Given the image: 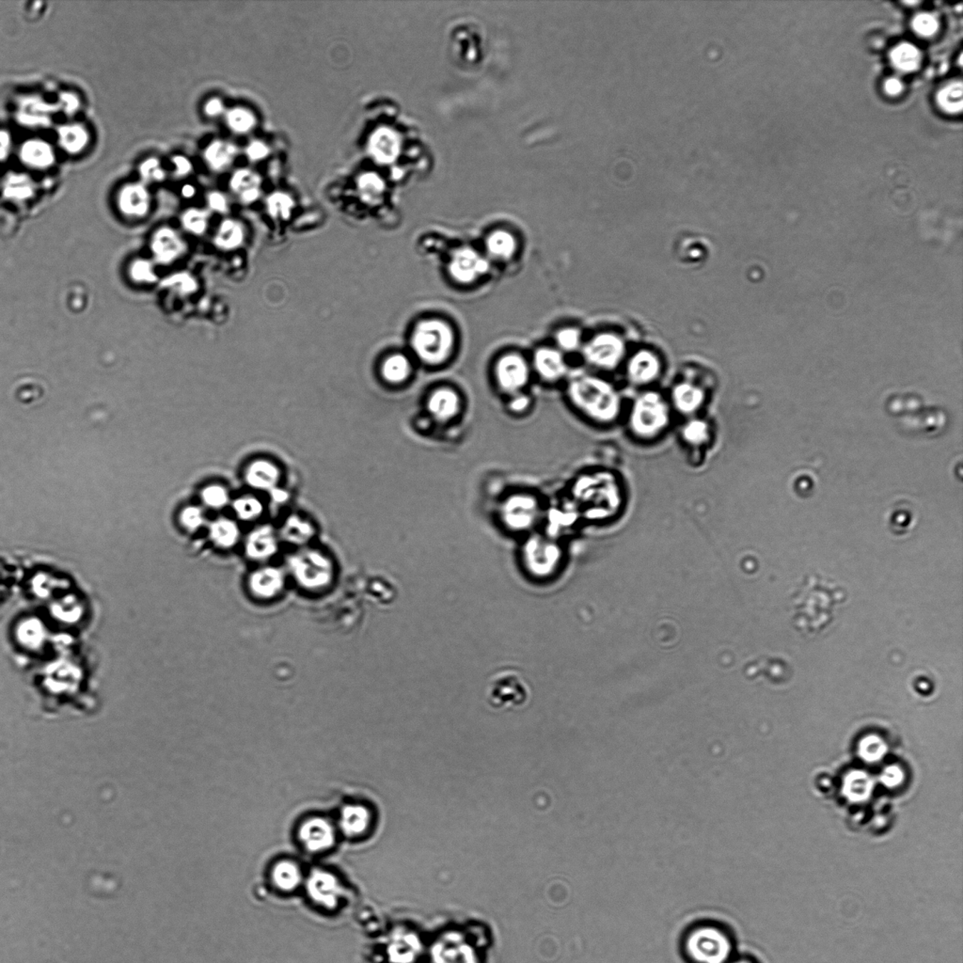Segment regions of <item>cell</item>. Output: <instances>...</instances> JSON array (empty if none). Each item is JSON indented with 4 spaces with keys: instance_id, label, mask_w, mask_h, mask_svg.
I'll list each match as a JSON object with an SVG mask.
<instances>
[{
    "instance_id": "4fadbf2b",
    "label": "cell",
    "mask_w": 963,
    "mask_h": 963,
    "mask_svg": "<svg viewBox=\"0 0 963 963\" xmlns=\"http://www.w3.org/2000/svg\"><path fill=\"white\" fill-rule=\"evenodd\" d=\"M299 838L306 849L319 853L332 847L335 842V832L329 821L314 818L306 821L300 827Z\"/></svg>"
},
{
    "instance_id": "d6986e66",
    "label": "cell",
    "mask_w": 963,
    "mask_h": 963,
    "mask_svg": "<svg viewBox=\"0 0 963 963\" xmlns=\"http://www.w3.org/2000/svg\"><path fill=\"white\" fill-rule=\"evenodd\" d=\"M278 541L269 526L260 527L250 534L246 544L247 555L255 560H264L275 555Z\"/></svg>"
},
{
    "instance_id": "9c48e42d",
    "label": "cell",
    "mask_w": 963,
    "mask_h": 963,
    "mask_svg": "<svg viewBox=\"0 0 963 963\" xmlns=\"http://www.w3.org/2000/svg\"><path fill=\"white\" fill-rule=\"evenodd\" d=\"M625 344L621 338L612 334L594 336L583 349L588 362L603 369H614L622 359Z\"/></svg>"
},
{
    "instance_id": "6125c7cd",
    "label": "cell",
    "mask_w": 963,
    "mask_h": 963,
    "mask_svg": "<svg viewBox=\"0 0 963 963\" xmlns=\"http://www.w3.org/2000/svg\"><path fill=\"white\" fill-rule=\"evenodd\" d=\"M736 963H749V962H736Z\"/></svg>"
},
{
    "instance_id": "1f68e13d",
    "label": "cell",
    "mask_w": 963,
    "mask_h": 963,
    "mask_svg": "<svg viewBox=\"0 0 963 963\" xmlns=\"http://www.w3.org/2000/svg\"><path fill=\"white\" fill-rule=\"evenodd\" d=\"M894 66L901 71L911 72L917 69L920 64L921 54L919 50L911 43H901L891 53Z\"/></svg>"
},
{
    "instance_id": "3957f363",
    "label": "cell",
    "mask_w": 963,
    "mask_h": 963,
    "mask_svg": "<svg viewBox=\"0 0 963 963\" xmlns=\"http://www.w3.org/2000/svg\"><path fill=\"white\" fill-rule=\"evenodd\" d=\"M672 423V406L656 391H646L632 402L627 416L632 438L649 443L659 440Z\"/></svg>"
},
{
    "instance_id": "277c9868",
    "label": "cell",
    "mask_w": 963,
    "mask_h": 963,
    "mask_svg": "<svg viewBox=\"0 0 963 963\" xmlns=\"http://www.w3.org/2000/svg\"><path fill=\"white\" fill-rule=\"evenodd\" d=\"M455 334L444 321L428 319L418 324L411 336V347L421 361L429 365L443 364L452 354Z\"/></svg>"
},
{
    "instance_id": "9f6ffc18",
    "label": "cell",
    "mask_w": 963,
    "mask_h": 963,
    "mask_svg": "<svg viewBox=\"0 0 963 963\" xmlns=\"http://www.w3.org/2000/svg\"><path fill=\"white\" fill-rule=\"evenodd\" d=\"M205 110L208 116H217L223 111L222 102L220 99H212L205 105Z\"/></svg>"
},
{
    "instance_id": "9a60e30c",
    "label": "cell",
    "mask_w": 963,
    "mask_h": 963,
    "mask_svg": "<svg viewBox=\"0 0 963 963\" xmlns=\"http://www.w3.org/2000/svg\"><path fill=\"white\" fill-rule=\"evenodd\" d=\"M674 411L686 417H694L706 401V393L698 386L689 382L674 386L671 396Z\"/></svg>"
},
{
    "instance_id": "7a4b0ae2",
    "label": "cell",
    "mask_w": 963,
    "mask_h": 963,
    "mask_svg": "<svg viewBox=\"0 0 963 963\" xmlns=\"http://www.w3.org/2000/svg\"><path fill=\"white\" fill-rule=\"evenodd\" d=\"M573 500L579 514L591 521H608L620 511L623 494L614 474L593 471L582 474L574 482Z\"/></svg>"
},
{
    "instance_id": "816d5d0a",
    "label": "cell",
    "mask_w": 963,
    "mask_h": 963,
    "mask_svg": "<svg viewBox=\"0 0 963 963\" xmlns=\"http://www.w3.org/2000/svg\"><path fill=\"white\" fill-rule=\"evenodd\" d=\"M79 105H81V103H79L78 96H76L75 94L70 93H63L61 94L60 105L61 108H63L64 113L70 115L71 116V115H73L78 110Z\"/></svg>"
},
{
    "instance_id": "f5cc1de1",
    "label": "cell",
    "mask_w": 963,
    "mask_h": 963,
    "mask_svg": "<svg viewBox=\"0 0 963 963\" xmlns=\"http://www.w3.org/2000/svg\"><path fill=\"white\" fill-rule=\"evenodd\" d=\"M247 154L252 160H260L269 154V149L260 141H254L247 149Z\"/></svg>"
},
{
    "instance_id": "8fae6325",
    "label": "cell",
    "mask_w": 963,
    "mask_h": 963,
    "mask_svg": "<svg viewBox=\"0 0 963 963\" xmlns=\"http://www.w3.org/2000/svg\"><path fill=\"white\" fill-rule=\"evenodd\" d=\"M490 269L487 259L470 247L455 252L449 263L450 277L462 284L477 281Z\"/></svg>"
},
{
    "instance_id": "7402d4cb",
    "label": "cell",
    "mask_w": 963,
    "mask_h": 963,
    "mask_svg": "<svg viewBox=\"0 0 963 963\" xmlns=\"http://www.w3.org/2000/svg\"><path fill=\"white\" fill-rule=\"evenodd\" d=\"M55 110L52 105L47 104L37 97H28L21 104L19 113V120L28 126H47L50 125V114Z\"/></svg>"
},
{
    "instance_id": "4dcf8cb0",
    "label": "cell",
    "mask_w": 963,
    "mask_h": 963,
    "mask_svg": "<svg viewBox=\"0 0 963 963\" xmlns=\"http://www.w3.org/2000/svg\"><path fill=\"white\" fill-rule=\"evenodd\" d=\"M272 877L275 885L284 891H291L299 885L302 873L296 864L289 861L279 862L274 867Z\"/></svg>"
},
{
    "instance_id": "7dc6e473",
    "label": "cell",
    "mask_w": 963,
    "mask_h": 963,
    "mask_svg": "<svg viewBox=\"0 0 963 963\" xmlns=\"http://www.w3.org/2000/svg\"><path fill=\"white\" fill-rule=\"evenodd\" d=\"M184 225L190 231L202 232L206 227V214L199 210H190L184 216Z\"/></svg>"
},
{
    "instance_id": "30bf717a",
    "label": "cell",
    "mask_w": 963,
    "mask_h": 963,
    "mask_svg": "<svg viewBox=\"0 0 963 963\" xmlns=\"http://www.w3.org/2000/svg\"><path fill=\"white\" fill-rule=\"evenodd\" d=\"M495 376L500 391L509 396L521 393L530 378L525 359L517 354H508L498 361Z\"/></svg>"
},
{
    "instance_id": "681fc988",
    "label": "cell",
    "mask_w": 963,
    "mask_h": 963,
    "mask_svg": "<svg viewBox=\"0 0 963 963\" xmlns=\"http://www.w3.org/2000/svg\"><path fill=\"white\" fill-rule=\"evenodd\" d=\"M531 398L527 394L518 393L511 396V399L508 402L509 411L514 414H521L528 411L531 406Z\"/></svg>"
},
{
    "instance_id": "91938a15",
    "label": "cell",
    "mask_w": 963,
    "mask_h": 963,
    "mask_svg": "<svg viewBox=\"0 0 963 963\" xmlns=\"http://www.w3.org/2000/svg\"><path fill=\"white\" fill-rule=\"evenodd\" d=\"M272 497L276 502H284L287 499V493L279 488H273Z\"/></svg>"
},
{
    "instance_id": "60d3db41",
    "label": "cell",
    "mask_w": 963,
    "mask_h": 963,
    "mask_svg": "<svg viewBox=\"0 0 963 963\" xmlns=\"http://www.w3.org/2000/svg\"><path fill=\"white\" fill-rule=\"evenodd\" d=\"M202 500L209 508L220 509L228 503L229 494L222 485H210L202 491Z\"/></svg>"
},
{
    "instance_id": "f907efd6",
    "label": "cell",
    "mask_w": 963,
    "mask_h": 963,
    "mask_svg": "<svg viewBox=\"0 0 963 963\" xmlns=\"http://www.w3.org/2000/svg\"><path fill=\"white\" fill-rule=\"evenodd\" d=\"M203 520H205V518H203L202 512L199 508H188L182 515V521H184L185 525L191 530H195L202 526Z\"/></svg>"
},
{
    "instance_id": "6f0895ef",
    "label": "cell",
    "mask_w": 963,
    "mask_h": 963,
    "mask_svg": "<svg viewBox=\"0 0 963 963\" xmlns=\"http://www.w3.org/2000/svg\"><path fill=\"white\" fill-rule=\"evenodd\" d=\"M11 147V138L6 132L0 131V159L7 157Z\"/></svg>"
},
{
    "instance_id": "603a6c76",
    "label": "cell",
    "mask_w": 963,
    "mask_h": 963,
    "mask_svg": "<svg viewBox=\"0 0 963 963\" xmlns=\"http://www.w3.org/2000/svg\"><path fill=\"white\" fill-rule=\"evenodd\" d=\"M22 160L29 167L36 169H45L51 166L55 161V154L52 147L46 141L31 140L26 141L21 148Z\"/></svg>"
},
{
    "instance_id": "6da1fadb",
    "label": "cell",
    "mask_w": 963,
    "mask_h": 963,
    "mask_svg": "<svg viewBox=\"0 0 963 963\" xmlns=\"http://www.w3.org/2000/svg\"><path fill=\"white\" fill-rule=\"evenodd\" d=\"M567 396L578 413L594 426H614L622 416V398L604 379L593 376L574 378L568 386Z\"/></svg>"
},
{
    "instance_id": "ab89813d",
    "label": "cell",
    "mask_w": 963,
    "mask_h": 963,
    "mask_svg": "<svg viewBox=\"0 0 963 963\" xmlns=\"http://www.w3.org/2000/svg\"><path fill=\"white\" fill-rule=\"evenodd\" d=\"M260 184V178L249 170H240L232 176L231 185L232 190L240 192L241 195L247 191L256 190Z\"/></svg>"
},
{
    "instance_id": "e575fe53",
    "label": "cell",
    "mask_w": 963,
    "mask_h": 963,
    "mask_svg": "<svg viewBox=\"0 0 963 963\" xmlns=\"http://www.w3.org/2000/svg\"><path fill=\"white\" fill-rule=\"evenodd\" d=\"M369 150L376 160L381 162L390 160L393 155V141L390 132L384 129L376 131L371 138Z\"/></svg>"
},
{
    "instance_id": "f35d334b",
    "label": "cell",
    "mask_w": 963,
    "mask_h": 963,
    "mask_svg": "<svg viewBox=\"0 0 963 963\" xmlns=\"http://www.w3.org/2000/svg\"><path fill=\"white\" fill-rule=\"evenodd\" d=\"M243 237L241 227L231 220L222 223L217 235V243L223 247H234L241 242Z\"/></svg>"
},
{
    "instance_id": "8992f818",
    "label": "cell",
    "mask_w": 963,
    "mask_h": 963,
    "mask_svg": "<svg viewBox=\"0 0 963 963\" xmlns=\"http://www.w3.org/2000/svg\"><path fill=\"white\" fill-rule=\"evenodd\" d=\"M540 499L530 493H514L500 502L498 517L503 528L512 532H530L542 517Z\"/></svg>"
},
{
    "instance_id": "74e56055",
    "label": "cell",
    "mask_w": 963,
    "mask_h": 963,
    "mask_svg": "<svg viewBox=\"0 0 963 963\" xmlns=\"http://www.w3.org/2000/svg\"><path fill=\"white\" fill-rule=\"evenodd\" d=\"M227 123L235 132L245 133L255 125L253 115L244 108H234L227 114Z\"/></svg>"
},
{
    "instance_id": "d6a6232c",
    "label": "cell",
    "mask_w": 963,
    "mask_h": 963,
    "mask_svg": "<svg viewBox=\"0 0 963 963\" xmlns=\"http://www.w3.org/2000/svg\"><path fill=\"white\" fill-rule=\"evenodd\" d=\"M237 154V148L232 144L216 141L208 147L205 152V158L214 169H222L231 163Z\"/></svg>"
},
{
    "instance_id": "f1b7e54d",
    "label": "cell",
    "mask_w": 963,
    "mask_h": 963,
    "mask_svg": "<svg viewBox=\"0 0 963 963\" xmlns=\"http://www.w3.org/2000/svg\"><path fill=\"white\" fill-rule=\"evenodd\" d=\"M210 537L214 543L222 547H231L240 538L237 524L228 518H220L210 526Z\"/></svg>"
},
{
    "instance_id": "680465c9",
    "label": "cell",
    "mask_w": 963,
    "mask_h": 963,
    "mask_svg": "<svg viewBox=\"0 0 963 963\" xmlns=\"http://www.w3.org/2000/svg\"><path fill=\"white\" fill-rule=\"evenodd\" d=\"M902 84L897 78L889 79L885 83V91L890 96H897L902 91Z\"/></svg>"
},
{
    "instance_id": "ba28073f",
    "label": "cell",
    "mask_w": 963,
    "mask_h": 963,
    "mask_svg": "<svg viewBox=\"0 0 963 963\" xmlns=\"http://www.w3.org/2000/svg\"><path fill=\"white\" fill-rule=\"evenodd\" d=\"M289 567L297 582L308 589L325 587L334 576L331 562L316 550H304L292 556Z\"/></svg>"
},
{
    "instance_id": "b9f144b4",
    "label": "cell",
    "mask_w": 963,
    "mask_h": 963,
    "mask_svg": "<svg viewBox=\"0 0 963 963\" xmlns=\"http://www.w3.org/2000/svg\"><path fill=\"white\" fill-rule=\"evenodd\" d=\"M141 178L147 182H158L163 181L165 178V170L162 168L160 161L155 158L147 159L140 167Z\"/></svg>"
},
{
    "instance_id": "11a10c76",
    "label": "cell",
    "mask_w": 963,
    "mask_h": 963,
    "mask_svg": "<svg viewBox=\"0 0 963 963\" xmlns=\"http://www.w3.org/2000/svg\"><path fill=\"white\" fill-rule=\"evenodd\" d=\"M209 205H210L211 207L215 209V210L220 212L226 211L227 202L225 197H223L222 194L212 193L211 195L209 196Z\"/></svg>"
},
{
    "instance_id": "ee69618b",
    "label": "cell",
    "mask_w": 963,
    "mask_h": 963,
    "mask_svg": "<svg viewBox=\"0 0 963 963\" xmlns=\"http://www.w3.org/2000/svg\"><path fill=\"white\" fill-rule=\"evenodd\" d=\"M556 341L565 351H573L578 349L581 344V334L577 329H562L556 335Z\"/></svg>"
},
{
    "instance_id": "d4e9b609",
    "label": "cell",
    "mask_w": 963,
    "mask_h": 963,
    "mask_svg": "<svg viewBox=\"0 0 963 963\" xmlns=\"http://www.w3.org/2000/svg\"><path fill=\"white\" fill-rule=\"evenodd\" d=\"M370 820V812L364 806L349 805L341 811L340 824L347 835L356 836L367 830Z\"/></svg>"
},
{
    "instance_id": "f546056e",
    "label": "cell",
    "mask_w": 963,
    "mask_h": 963,
    "mask_svg": "<svg viewBox=\"0 0 963 963\" xmlns=\"http://www.w3.org/2000/svg\"><path fill=\"white\" fill-rule=\"evenodd\" d=\"M681 437L686 444L691 447H697L705 446L709 443L711 438V428L708 422L697 418L691 417L688 422L683 425L681 429Z\"/></svg>"
},
{
    "instance_id": "f6af8a7d",
    "label": "cell",
    "mask_w": 963,
    "mask_h": 963,
    "mask_svg": "<svg viewBox=\"0 0 963 963\" xmlns=\"http://www.w3.org/2000/svg\"><path fill=\"white\" fill-rule=\"evenodd\" d=\"M292 207H293V201L290 197L282 193H276L269 199V208L270 213L275 217H287L289 216Z\"/></svg>"
},
{
    "instance_id": "7bdbcfd3",
    "label": "cell",
    "mask_w": 963,
    "mask_h": 963,
    "mask_svg": "<svg viewBox=\"0 0 963 963\" xmlns=\"http://www.w3.org/2000/svg\"><path fill=\"white\" fill-rule=\"evenodd\" d=\"M359 188L368 201H373L383 191V184L375 175H362L359 182Z\"/></svg>"
},
{
    "instance_id": "52a82bcc",
    "label": "cell",
    "mask_w": 963,
    "mask_h": 963,
    "mask_svg": "<svg viewBox=\"0 0 963 963\" xmlns=\"http://www.w3.org/2000/svg\"><path fill=\"white\" fill-rule=\"evenodd\" d=\"M728 936L718 927H700L686 939L689 956L698 963H723L731 953Z\"/></svg>"
},
{
    "instance_id": "836d02e7",
    "label": "cell",
    "mask_w": 963,
    "mask_h": 963,
    "mask_svg": "<svg viewBox=\"0 0 963 963\" xmlns=\"http://www.w3.org/2000/svg\"><path fill=\"white\" fill-rule=\"evenodd\" d=\"M962 82H955L944 88L938 93L937 101L944 111L949 113H961L963 105Z\"/></svg>"
},
{
    "instance_id": "5bb4252c",
    "label": "cell",
    "mask_w": 963,
    "mask_h": 963,
    "mask_svg": "<svg viewBox=\"0 0 963 963\" xmlns=\"http://www.w3.org/2000/svg\"><path fill=\"white\" fill-rule=\"evenodd\" d=\"M308 889L313 900L326 908L337 906L344 894L336 877L324 871H315L311 874Z\"/></svg>"
},
{
    "instance_id": "bcb514c9",
    "label": "cell",
    "mask_w": 963,
    "mask_h": 963,
    "mask_svg": "<svg viewBox=\"0 0 963 963\" xmlns=\"http://www.w3.org/2000/svg\"><path fill=\"white\" fill-rule=\"evenodd\" d=\"M912 26L921 36L929 37L937 31L939 24L932 14H920L912 21Z\"/></svg>"
},
{
    "instance_id": "484cf974",
    "label": "cell",
    "mask_w": 963,
    "mask_h": 963,
    "mask_svg": "<svg viewBox=\"0 0 963 963\" xmlns=\"http://www.w3.org/2000/svg\"><path fill=\"white\" fill-rule=\"evenodd\" d=\"M58 140L61 146L69 154H78L86 147L89 134L83 126L79 125H63L58 129Z\"/></svg>"
},
{
    "instance_id": "ffe728a7",
    "label": "cell",
    "mask_w": 963,
    "mask_h": 963,
    "mask_svg": "<svg viewBox=\"0 0 963 963\" xmlns=\"http://www.w3.org/2000/svg\"><path fill=\"white\" fill-rule=\"evenodd\" d=\"M281 473L278 467L267 460L252 462L246 470V480L250 487L257 490H272L278 484Z\"/></svg>"
},
{
    "instance_id": "4316f807",
    "label": "cell",
    "mask_w": 963,
    "mask_h": 963,
    "mask_svg": "<svg viewBox=\"0 0 963 963\" xmlns=\"http://www.w3.org/2000/svg\"><path fill=\"white\" fill-rule=\"evenodd\" d=\"M314 532L311 523L297 515L288 517L282 530V535L284 540L294 545L307 543L313 537Z\"/></svg>"
},
{
    "instance_id": "2e32d148",
    "label": "cell",
    "mask_w": 963,
    "mask_h": 963,
    "mask_svg": "<svg viewBox=\"0 0 963 963\" xmlns=\"http://www.w3.org/2000/svg\"><path fill=\"white\" fill-rule=\"evenodd\" d=\"M661 372V362L654 353L641 350L636 353L627 365L629 378L636 385H646L655 381Z\"/></svg>"
},
{
    "instance_id": "cb8c5ba5",
    "label": "cell",
    "mask_w": 963,
    "mask_h": 963,
    "mask_svg": "<svg viewBox=\"0 0 963 963\" xmlns=\"http://www.w3.org/2000/svg\"><path fill=\"white\" fill-rule=\"evenodd\" d=\"M485 246L490 257L497 260H509L517 252V240L511 232L497 230L488 235Z\"/></svg>"
},
{
    "instance_id": "94428289",
    "label": "cell",
    "mask_w": 963,
    "mask_h": 963,
    "mask_svg": "<svg viewBox=\"0 0 963 963\" xmlns=\"http://www.w3.org/2000/svg\"><path fill=\"white\" fill-rule=\"evenodd\" d=\"M182 196L185 197V198H191V197H193L194 194H195V188H194L192 185H185V187H182Z\"/></svg>"
},
{
    "instance_id": "7c38bea8",
    "label": "cell",
    "mask_w": 963,
    "mask_h": 963,
    "mask_svg": "<svg viewBox=\"0 0 963 963\" xmlns=\"http://www.w3.org/2000/svg\"><path fill=\"white\" fill-rule=\"evenodd\" d=\"M461 398L455 390L440 388L430 394L426 402L427 413L438 423H450L460 414Z\"/></svg>"
},
{
    "instance_id": "8d00e7d4",
    "label": "cell",
    "mask_w": 963,
    "mask_h": 963,
    "mask_svg": "<svg viewBox=\"0 0 963 963\" xmlns=\"http://www.w3.org/2000/svg\"><path fill=\"white\" fill-rule=\"evenodd\" d=\"M235 513L243 520H252L257 518L263 512V505L254 497H241L235 500L232 505Z\"/></svg>"
},
{
    "instance_id": "83f0119b",
    "label": "cell",
    "mask_w": 963,
    "mask_h": 963,
    "mask_svg": "<svg viewBox=\"0 0 963 963\" xmlns=\"http://www.w3.org/2000/svg\"><path fill=\"white\" fill-rule=\"evenodd\" d=\"M382 374L386 381L391 384H401L411 376V361L402 354L393 355L383 364Z\"/></svg>"
},
{
    "instance_id": "5b68a950",
    "label": "cell",
    "mask_w": 963,
    "mask_h": 963,
    "mask_svg": "<svg viewBox=\"0 0 963 963\" xmlns=\"http://www.w3.org/2000/svg\"><path fill=\"white\" fill-rule=\"evenodd\" d=\"M520 555L526 572L535 579L544 580L557 572L564 552L552 535L535 532L524 542Z\"/></svg>"
},
{
    "instance_id": "c3c4849f",
    "label": "cell",
    "mask_w": 963,
    "mask_h": 963,
    "mask_svg": "<svg viewBox=\"0 0 963 963\" xmlns=\"http://www.w3.org/2000/svg\"><path fill=\"white\" fill-rule=\"evenodd\" d=\"M163 234L161 240L162 247H163V249H161L162 254L166 258L175 257L181 250V243L179 242L178 238L173 235V232H164Z\"/></svg>"
},
{
    "instance_id": "e0dca14e",
    "label": "cell",
    "mask_w": 963,
    "mask_h": 963,
    "mask_svg": "<svg viewBox=\"0 0 963 963\" xmlns=\"http://www.w3.org/2000/svg\"><path fill=\"white\" fill-rule=\"evenodd\" d=\"M535 367L547 381H558L567 373L564 357L558 350L543 347L535 354Z\"/></svg>"
},
{
    "instance_id": "db71d44e",
    "label": "cell",
    "mask_w": 963,
    "mask_h": 963,
    "mask_svg": "<svg viewBox=\"0 0 963 963\" xmlns=\"http://www.w3.org/2000/svg\"><path fill=\"white\" fill-rule=\"evenodd\" d=\"M172 162L175 167V175L179 176V177L187 175L188 173L191 172V169H192L190 161L188 160L187 158L175 157L172 159Z\"/></svg>"
},
{
    "instance_id": "ac0fdd59",
    "label": "cell",
    "mask_w": 963,
    "mask_h": 963,
    "mask_svg": "<svg viewBox=\"0 0 963 963\" xmlns=\"http://www.w3.org/2000/svg\"><path fill=\"white\" fill-rule=\"evenodd\" d=\"M284 575L274 567L262 568L250 576L249 587L252 593L262 599L273 597L284 586Z\"/></svg>"
},
{
    "instance_id": "d590c367",
    "label": "cell",
    "mask_w": 963,
    "mask_h": 963,
    "mask_svg": "<svg viewBox=\"0 0 963 963\" xmlns=\"http://www.w3.org/2000/svg\"><path fill=\"white\" fill-rule=\"evenodd\" d=\"M6 195L16 200H25L32 196L34 185L28 176L14 175L6 182Z\"/></svg>"
},
{
    "instance_id": "44dd1931",
    "label": "cell",
    "mask_w": 963,
    "mask_h": 963,
    "mask_svg": "<svg viewBox=\"0 0 963 963\" xmlns=\"http://www.w3.org/2000/svg\"><path fill=\"white\" fill-rule=\"evenodd\" d=\"M149 205V192L143 185H126L120 191L119 205L123 213L141 216L148 210Z\"/></svg>"
}]
</instances>
